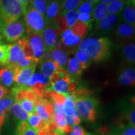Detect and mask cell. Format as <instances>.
<instances>
[{
    "mask_svg": "<svg viewBox=\"0 0 135 135\" xmlns=\"http://www.w3.org/2000/svg\"><path fill=\"white\" fill-rule=\"evenodd\" d=\"M24 15L28 35L35 33L42 35L46 27V22L43 15L28 6Z\"/></svg>",
    "mask_w": 135,
    "mask_h": 135,
    "instance_id": "obj_3",
    "label": "cell"
},
{
    "mask_svg": "<svg viewBox=\"0 0 135 135\" xmlns=\"http://www.w3.org/2000/svg\"><path fill=\"white\" fill-rule=\"evenodd\" d=\"M60 31L57 26L56 21L48 24L44 30L43 36L45 46V51H53L56 46L57 37L60 33Z\"/></svg>",
    "mask_w": 135,
    "mask_h": 135,
    "instance_id": "obj_6",
    "label": "cell"
},
{
    "mask_svg": "<svg viewBox=\"0 0 135 135\" xmlns=\"http://www.w3.org/2000/svg\"><path fill=\"white\" fill-rule=\"evenodd\" d=\"M36 65H32L31 66L21 69L20 72L15 76L14 83L16 86H26V83L33 75L36 70Z\"/></svg>",
    "mask_w": 135,
    "mask_h": 135,
    "instance_id": "obj_9",
    "label": "cell"
},
{
    "mask_svg": "<svg viewBox=\"0 0 135 135\" xmlns=\"http://www.w3.org/2000/svg\"><path fill=\"white\" fill-rule=\"evenodd\" d=\"M125 3H134V0H123Z\"/></svg>",
    "mask_w": 135,
    "mask_h": 135,
    "instance_id": "obj_55",
    "label": "cell"
},
{
    "mask_svg": "<svg viewBox=\"0 0 135 135\" xmlns=\"http://www.w3.org/2000/svg\"><path fill=\"white\" fill-rule=\"evenodd\" d=\"M82 71L76 58H73L68 61L66 71L70 78L71 77H79L81 75Z\"/></svg>",
    "mask_w": 135,
    "mask_h": 135,
    "instance_id": "obj_18",
    "label": "cell"
},
{
    "mask_svg": "<svg viewBox=\"0 0 135 135\" xmlns=\"http://www.w3.org/2000/svg\"><path fill=\"white\" fill-rule=\"evenodd\" d=\"M111 43L107 38H89L83 40L79 50L85 52L94 61L107 60L111 55Z\"/></svg>",
    "mask_w": 135,
    "mask_h": 135,
    "instance_id": "obj_1",
    "label": "cell"
},
{
    "mask_svg": "<svg viewBox=\"0 0 135 135\" xmlns=\"http://www.w3.org/2000/svg\"><path fill=\"white\" fill-rule=\"evenodd\" d=\"M125 2L123 0H115L108 4V13L109 14H119L123 9Z\"/></svg>",
    "mask_w": 135,
    "mask_h": 135,
    "instance_id": "obj_30",
    "label": "cell"
},
{
    "mask_svg": "<svg viewBox=\"0 0 135 135\" xmlns=\"http://www.w3.org/2000/svg\"><path fill=\"white\" fill-rule=\"evenodd\" d=\"M51 101L53 103L64 106L66 101V97L64 94L55 92L52 89L51 92Z\"/></svg>",
    "mask_w": 135,
    "mask_h": 135,
    "instance_id": "obj_39",
    "label": "cell"
},
{
    "mask_svg": "<svg viewBox=\"0 0 135 135\" xmlns=\"http://www.w3.org/2000/svg\"><path fill=\"white\" fill-rule=\"evenodd\" d=\"M75 55L76 56V58L78 61L79 63H80L81 70H85L90 64L91 59L89 58L88 55L85 52L83 51L79 50V49H77L75 51Z\"/></svg>",
    "mask_w": 135,
    "mask_h": 135,
    "instance_id": "obj_29",
    "label": "cell"
},
{
    "mask_svg": "<svg viewBox=\"0 0 135 135\" xmlns=\"http://www.w3.org/2000/svg\"><path fill=\"white\" fill-rule=\"evenodd\" d=\"M79 13L76 10H71V11H67L63 16H65L66 20L68 27L71 28L78 21V17Z\"/></svg>",
    "mask_w": 135,
    "mask_h": 135,
    "instance_id": "obj_36",
    "label": "cell"
},
{
    "mask_svg": "<svg viewBox=\"0 0 135 135\" xmlns=\"http://www.w3.org/2000/svg\"><path fill=\"white\" fill-rule=\"evenodd\" d=\"M15 100L11 94L7 93L2 98L0 99V110L7 114L11 110V106L15 103Z\"/></svg>",
    "mask_w": 135,
    "mask_h": 135,
    "instance_id": "obj_24",
    "label": "cell"
},
{
    "mask_svg": "<svg viewBox=\"0 0 135 135\" xmlns=\"http://www.w3.org/2000/svg\"><path fill=\"white\" fill-rule=\"evenodd\" d=\"M97 99L91 97L75 101V107L79 114L85 121L94 122L97 119Z\"/></svg>",
    "mask_w": 135,
    "mask_h": 135,
    "instance_id": "obj_4",
    "label": "cell"
},
{
    "mask_svg": "<svg viewBox=\"0 0 135 135\" xmlns=\"http://www.w3.org/2000/svg\"><path fill=\"white\" fill-rule=\"evenodd\" d=\"M48 121H46L45 119H41L39 122L38 124L37 125L36 128H35V130H41V129H48Z\"/></svg>",
    "mask_w": 135,
    "mask_h": 135,
    "instance_id": "obj_47",
    "label": "cell"
},
{
    "mask_svg": "<svg viewBox=\"0 0 135 135\" xmlns=\"http://www.w3.org/2000/svg\"><path fill=\"white\" fill-rule=\"evenodd\" d=\"M94 8V4L88 1H83L78 6L76 11L78 13H88V14H93Z\"/></svg>",
    "mask_w": 135,
    "mask_h": 135,
    "instance_id": "obj_35",
    "label": "cell"
},
{
    "mask_svg": "<svg viewBox=\"0 0 135 135\" xmlns=\"http://www.w3.org/2000/svg\"><path fill=\"white\" fill-rule=\"evenodd\" d=\"M111 135H135V127L129 124L120 126L114 129Z\"/></svg>",
    "mask_w": 135,
    "mask_h": 135,
    "instance_id": "obj_31",
    "label": "cell"
},
{
    "mask_svg": "<svg viewBox=\"0 0 135 135\" xmlns=\"http://www.w3.org/2000/svg\"><path fill=\"white\" fill-rule=\"evenodd\" d=\"M23 52L21 47L18 43L10 45L9 58L6 65H15L19 61Z\"/></svg>",
    "mask_w": 135,
    "mask_h": 135,
    "instance_id": "obj_19",
    "label": "cell"
},
{
    "mask_svg": "<svg viewBox=\"0 0 135 135\" xmlns=\"http://www.w3.org/2000/svg\"><path fill=\"white\" fill-rule=\"evenodd\" d=\"M91 27L88 26L87 25L78 21L71 27V30L75 35L82 38L87 33L88 30L91 29Z\"/></svg>",
    "mask_w": 135,
    "mask_h": 135,
    "instance_id": "obj_28",
    "label": "cell"
},
{
    "mask_svg": "<svg viewBox=\"0 0 135 135\" xmlns=\"http://www.w3.org/2000/svg\"><path fill=\"white\" fill-rule=\"evenodd\" d=\"M7 93H8V89L0 83V99L4 97V95H6Z\"/></svg>",
    "mask_w": 135,
    "mask_h": 135,
    "instance_id": "obj_49",
    "label": "cell"
},
{
    "mask_svg": "<svg viewBox=\"0 0 135 135\" xmlns=\"http://www.w3.org/2000/svg\"><path fill=\"white\" fill-rule=\"evenodd\" d=\"M78 20L90 27H91L92 23L94 21L93 15L88 14V13H79Z\"/></svg>",
    "mask_w": 135,
    "mask_h": 135,
    "instance_id": "obj_40",
    "label": "cell"
},
{
    "mask_svg": "<svg viewBox=\"0 0 135 135\" xmlns=\"http://www.w3.org/2000/svg\"><path fill=\"white\" fill-rule=\"evenodd\" d=\"M37 135H46L48 132V129H43L41 130L36 131Z\"/></svg>",
    "mask_w": 135,
    "mask_h": 135,
    "instance_id": "obj_52",
    "label": "cell"
},
{
    "mask_svg": "<svg viewBox=\"0 0 135 135\" xmlns=\"http://www.w3.org/2000/svg\"><path fill=\"white\" fill-rule=\"evenodd\" d=\"M28 40L33 51L35 60L38 63L41 61L45 52V46L43 36L41 34H30Z\"/></svg>",
    "mask_w": 135,
    "mask_h": 135,
    "instance_id": "obj_7",
    "label": "cell"
},
{
    "mask_svg": "<svg viewBox=\"0 0 135 135\" xmlns=\"http://www.w3.org/2000/svg\"><path fill=\"white\" fill-rule=\"evenodd\" d=\"M41 71L43 75L50 78L56 71V67L54 62L53 61L43 62L41 66Z\"/></svg>",
    "mask_w": 135,
    "mask_h": 135,
    "instance_id": "obj_32",
    "label": "cell"
},
{
    "mask_svg": "<svg viewBox=\"0 0 135 135\" xmlns=\"http://www.w3.org/2000/svg\"><path fill=\"white\" fill-rule=\"evenodd\" d=\"M26 11L19 0H0V20L9 23L18 20Z\"/></svg>",
    "mask_w": 135,
    "mask_h": 135,
    "instance_id": "obj_2",
    "label": "cell"
},
{
    "mask_svg": "<svg viewBox=\"0 0 135 135\" xmlns=\"http://www.w3.org/2000/svg\"><path fill=\"white\" fill-rule=\"evenodd\" d=\"M11 111L13 116L20 121H28L29 119L30 114L22 108L19 102L15 101V103L11 106Z\"/></svg>",
    "mask_w": 135,
    "mask_h": 135,
    "instance_id": "obj_22",
    "label": "cell"
},
{
    "mask_svg": "<svg viewBox=\"0 0 135 135\" xmlns=\"http://www.w3.org/2000/svg\"><path fill=\"white\" fill-rule=\"evenodd\" d=\"M122 18L126 23L134 25L135 9L134 3H125L122 10Z\"/></svg>",
    "mask_w": 135,
    "mask_h": 135,
    "instance_id": "obj_15",
    "label": "cell"
},
{
    "mask_svg": "<svg viewBox=\"0 0 135 135\" xmlns=\"http://www.w3.org/2000/svg\"><path fill=\"white\" fill-rule=\"evenodd\" d=\"M27 89L28 86H16L11 89L10 94L14 98L15 101L20 103L26 98Z\"/></svg>",
    "mask_w": 135,
    "mask_h": 135,
    "instance_id": "obj_26",
    "label": "cell"
},
{
    "mask_svg": "<svg viewBox=\"0 0 135 135\" xmlns=\"http://www.w3.org/2000/svg\"><path fill=\"white\" fill-rule=\"evenodd\" d=\"M16 135H37L36 132L29 125L27 121H20L17 125Z\"/></svg>",
    "mask_w": 135,
    "mask_h": 135,
    "instance_id": "obj_23",
    "label": "cell"
},
{
    "mask_svg": "<svg viewBox=\"0 0 135 135\" xmlns=\"http://www.w3.org/2000/svg\"><path fill=\"white\" fill-rule=\"evenodd\" d=\"M0 32L8 41L13 43L23 38L26 33V26L19 20L9 23H3L0 25Z\"/></svg>",
    "mask_w": 135,
    "mask_h": 135,
    "instance_id": "obj_5",
    "label": "cell"
},
{
    "mask_svg": "<svg viewBox=\"0 0 135 135\" xmlns=\"http://www.w3.org/2000/svg\"><path fill=\"white\" fill-rule=\"evenodd\" d=\"M71 94L74 97L75 100L86 98L91 97L90 91L86 88H80L76 89L73 92L71 93Z\"/></svg>",
    "mask_w": 135,
    "mask_h": 135,
    "instance_id": "obj_38",
    "label": "cell"
},
{
    "mask_svg": "<svg viewBox=\"0 0 135 135\" xmlns=\"http://www.w3.org/2000/svg\"><path fill=\"white\" fill-rule=\"evenodd\" d=\"M41 61L43 62L48 61H53L52 60V51H45L43 56H42Z\"/></svg>",
    "mask_w": 135,
    "mask_h": 135,
    "instance_id": "obj_48",
    "label": "cell"
},
{
    "mask_svg": "<svg viewBox=\"0 0 135 135\" xmlns=\"http://www.w3.org/2000/svg\"><path fill=\"white\" fill-rule=\"evenodd\" d=\"M125 119L128 121V124L135 126V109L134 106L127 111Z\"/></svg>",
    "mask_w": 135,
    "mask_h": 135,
    "instance_id": "obj_44",
    "label": "cell"
},
{
    "mask_svg": "<svg viewBox=\"0 0 135 135\" xmlns=\"http://www.w3.org/2000/svg\"><path fill=\"white\" fill-rule=\"evenodd\" d=\"M38 63L35 60H32V59L28 58L26 57L24 55V53L22 52L21 57H20L19 61L17 63L16 65L18 66L20 68L23 69L25 68H28L31 66L32 65H37Z\"/></svg>",
    "mask_w": 135,
    "mask_h": 135,
    "instance_id": "obj_34",
    "label": "cell"
},
{
    "mask_svg": "<svg viewBox=\"0 0 135 135\" xmlns=\"http://www.w3.org/2000/svg\"><path fill=\"white\" fill-rule=\"evenodd\" d=\"M119 19V14H107L105 16L97 22L96 28L100 31H108L111 29Z\"/></svg>",
    "mask_w": 135,
    "mask_h": 135,
    "instance_id": "obj_10",
    "label": "cell"
},
{
    "mask_svg": "<svg viewBox=\"0 0 135 135\" xmlns=\"http://www.w3.org/2000/svg\"><path fill=\"white\" fill-rule=\"evenodd\" d=\"M71 82V80L70 77L68 75L63 80L58 81L54 83L52 85L51 88L55 92L64 94V95L66 96L69 93L68 85Z\"/></svg>",
    "mask_w": 135,
    "mask_h": 135,
    "instance_id": "obj_17",
    "label": "cell"
},
{
    "mask_svg": "<svg viewBox=\"0 0 135 135\" xmlns=\"http://www.w3.org/2000/svg\"><path fill=\"white\" fill-rule=\"evenodd\" d=\"M47 4L48 0H31L28 6L44 16L46 12Z\"/></svg>",
    "mask_w": 135,
    "mask_h": 135,
    "instance_id": "obj_27",
    "label": "cell"
},
{
    "mask_svg": "<svg viewBox=\"0 0 135 135\" xmlns=\"http://www.w3.org/2000/svg\"><path fill=\"white\" fill-rule=\"evenodd\" d=\"M20 104H21V108L26 112L31 114L33 113L34 111V108H35V106H34V103L33 101H31L26 98H25L23 101L20 102Z\"/></svg>",
    "mask_w": 135,
    "mask_h": 135,
    "instance_id": "obj_41",
    "label": "cell"
},
{
    "mask_svg": "<svg viewBox=\"0 0 135 135\" xmlns=\"http://www.w3.org/2000/svg\"><path fill=\"white\" fill-rule=\"evenodd\" d=\"M81 38L76 36L73 33L71 29H68L63 33L61 36V41L65 46L72 47L75 46L80 43Z\"/></svg>",
    "mask_w": 135,
    "mask_h": 135,
    "instance_id": "obj_16",
    "label": "cell"
},
{
    "mask_svg": "<svg viewBox=\"0 0 135 135\" xmlns=\"http://www.w3.org/2000/svg\"><path fill=\"white\" fill-rule=\"evenodd\" d=\"M119 83L124 86H133L135 83V71L133 68L123 70L118 77Z\"/></svg>",
    "mask_w": 135,
    "mask_h": 135,
    "instance_id": "obj_13",
    "label": "cell"
},
{
    "mask_svg": "<svg viewBox=\"0 0 135 135\" xmlns=\"http://www.w3.org/2000/svg\"><path fill=\"white\" fill-rule=\"evenodd\" d=\"M37 97L36 94L35 93V92L32 89L31 87H28V89H27V91H26V98L28 100L31 101H34L36 97Z\"/></svg>",
    "mask_w": 135,
    "mask_h": 135,
    "instance_id": "obj_46",
    "label": "cell"
},
{
    "mask_svg": "<svg viewBox=\"0 0 135 135\" xmlns=\"http://www.w3.org/2000/svg\"><path fill=\"white\" fill-rule=\"evenodd\" d=\"M116 35L121 39H132L134 35V25L128 23L119 25L116 28Z\"/></svg>",
    "mask_w": 135,
    "mask_h": 135,
    "instance_id": "obj_14",
    "label": "cell"
},
{
    "mask_svg": "<svg viewBox=\"0 0 135 135\" xmlns=\"http://www.w3.org/2000/svg\"><path fill=\"white\" fill-rule=\"evenodd\" d=\"M15 73L11 67L6 66L0 69V83L5 88H9L14 83Z\"/></svg>",
    "mask_w": 135,
    "mask_h": 135,
    "instance_id": "obj_12",
    "label": "cell"
},
{
    "mask_svg": "<svg viewBox=\"0 0 135 135\" xmlns=\"http://www.w3.org/2000/svg\"><path fill=\"white\" fill-rule=\"evenodd\" d=\"M86 1H88V2H89L91 3H93V4L95 5L97 4L98 3H99V0H85Z\"/></svg>",
    "mask_w": 135,
    "mask_h": 135,
    "instance_id": "obj_54",
    "label": "cell"
},
{
    "mask_svg": "<svg viewBox=\"0 0 135 135\" xmlns=\"http://www.w3.org/2000/svg\"><path fill=\"white\" fill-rule=\"evenodd\" d=\"M108 13V4L105 3H99L97 4L93 12V17L94 20L98 22L102 20Z\"/></svg>",
    "mask_w": 135,
    "mask_h": 135,
    "instance_id": "obj_25",
    "label": "cell"
},
{
    "mask_svg": "<svg viewBox=\"0 0 135 135\" xmlns=\"http://www.w3.org/2000/svg\"><path fill=\"white\" fill-rule=\"evenodd\" d=\"M34 111H35L38 115L40 116L42 119H45V120L50 121L51 119L50 116L48 113V112L46 111L45 106H44V104L43 103V100H42L41 103L39 104L38 105L35 106Z\"/></svg>",
    "mask_w": 135,
    "mask_h": 135,
    "instance_id": "obj_37",
    "label": "cell"
},
{
    "mask_svg": "<svg viewBox=\"0 0 135 135\" xmlns=\"http://www.w3.org/2000/svg\"><path fill=\"white\" fill-rule=\"evenodd\" d=\"M42 118L40 117V116L38 115L35 111H33V113L30 114L29 119H28V124L33 129H35V128H36L37 125L38 124L39 122Z\"/></svg>",
    "mask_w": 135,
    "mask_h": 135,
    "instance_id": "obj_42",
    "label": "cell"
},
{
    "mask_svg": "<svg viewBox=\"0 0 135 135\" xmlns=\"http://www.w3.org/2000/svg\"><path fill=\"white\" fill-rule=\"evenodd\" d=\"M60 3L61 13L60 16L65 14L67 11L75 10L84 0H59Z\"/></svg>",
    "mask_w": 135,
    "mask_h": 135,
    "instance_id": "obj_20",
    "label": "cell"
},
{
    "mask_svg": "<svg viewBox=\"0 0 135 135\" xmlns=\"http://www.w3.org/2000/svg\"><path fill=\"white\" fill-rule=\"evenodd\" d=\"M76 87V83L74 82H71V83L68 85V92L69 93H72L75 90Z\"/></svg>",
    "mask_w": 135,
    "mask_h": 135,
    "instance_id": "obj_51",
    "label": "cell"
},
{
    "mask_svg": "<svg viewBox=\"0 0 135 135\" xmlns=\"http://www.w3.org/2000/svg\"><path fill=\"white\" fill-rule=\"evenodd\" d=\"M109 135H111V134H109Z\"/></svg>",
    "mask_w": 135,
    "mask_h": 135,
    "instance_id": "obj_58",
    "label": "cell"
},
{
    "mask_svg": "<svg viewBox=\"0 0 135 135\" xmlns=\"http://www.w3.org/2000/svg\"><path fill=\"white\" fill-rule=\"evenodd\" d=\"M3 65H3V63H0V68H1V67H2Z\"/></svg>",
    "mask_w": 135,
    "mask_h": 135,
    "instance_id": "obj_57",
    "label": "cell"
},
{
    "mask_svg": "<svg viewBox=\"0 0 135 135\" xmlns=\"http://www.w3.org/2000/svg\"><path fill=\"white\" fill-rule=\"evenodd\" d=\"M61 13L60 3L59 0H48L45 18L46 24L57 21Z\"/></svg>",
    "mask_w": 135,
    "mask_h": 135,
    "instance_id": "obj_8",
    "label": "cell"
},
{
    "mask_svg": "<svg viewBox=\"0 0 135 135\" xmlns=\"http://www.w3.org/2000/svg\"><path fill=\"white\" fill-rule=\"evenodd\" d=\"M10 45L0 43V63L6 65L9 58Z\"/></svg>",
    "mask_w": 135,
    "mask_h": 135,
    "instance_id": "obj_33",
    "label": "cell"
},
{
    "mask_svg": "<svg viewBox=\"0 0 135 135\" xmlns=\"http://www.w3.org/2000/svg\"><path fill=\"white\" fill-rule=\"evenodd\" d=\"M69 135H93L91 134H88L86 133L85 131L81 128L78 125H73V131L70 133Z\"/></svg>",
    "mask_w": 135,
    "mask_h": 135,
    "instance_id": "obj_45",
    "label": "cell"
},
{
    "mask_svg": "<svg viewBox=\"0 0 135 135\" xmlns=\"http://www.w3.org/2000/svg\"><path fill=\"white\" fill-rule=\"evenodd\" d=\"M1 23H2V21L0 20V25L1 24ZM1 35H0V41H1Z\"/></svg>",
    "mask_w": 135,
    "mask_h": 135,
    "instance_id": "obj_56",
    "label": "cell"
},
{
    "mask_svg": "<svg viewBox=\"0 0 135 135\" xmlns=\"http://www.w3.org/2000/svg\"></svg>",
    "mask_w": 135,
    "mask_h": 135,
    "instance_id": "obj_59",
    "label": "cell"
},
{
    "mask_svg": "<svg viewBox=\"0 0 135 135\" xmlns=\"http://www.w3.org/2000/svg\"><path fill=\"white\" fill-rule=\"evenodd\" d=\"M5 117H6V114H5L3 111L0 110V131H1V128L3 127V124H4Z\"/></svg>",
    "mask_w": 135,
    "mask_h": 135,
    "instance_id": "obj_50",
    "label": "cell"
},
{
    "mask_svg": "<svg viewBox=\"0 0 135 135\" xmlns=\"http://www.w3.org/2000/svg\"><path fill=\"white\" fill-rule=\"evenodd\" d=\"M123 56L126 62L134 64L135 61V45L134 43H129L124 45L123 48Z\"/></svg>",
    "mask_w": 135,
    "mask_h": 135,
    "instance_id": "obj_21",
    "label": "cell"
},
{
    "mask_svg": "<svg viewBox=\"0 0 135 135\" xmlns=\"http://www.w3.org/2000/svg\"><path fill=\"white\" fill-rule=\"evenodd\" d=\"M52 60L55 64L56 70L64 69L68 61L67 53L60 48H56L52 51Z\"/></svg>",
    "mask_w": 135,
    "mask_h": 135,
    "instance_id": "obj_11",
    "label": "cell"
},
{
    "mask_svg": "<svg viewBox=\"0 0 135 135\" xmlns=\"http://www.w3.org/2000/svg\"><path fill=\"white\" fill-rule=\"evenodd\" d=\"M57 26H58L59 30L61 32L64 33V32L66 31L68 29V23L66 20L65 16L62 15V16H60L56 21Z\"/></svg>",
    "mask_w": 135,
    "mask_h": 135,
    "instance_id": "obj_43",
    "label": "cell"
},
{
    "mask_svg": "<svg viewBox=\"0 0 135 135\" xmlns=\"http://www.w3.org/2000/svg\"><path fill=\"white\" fill-rule=\"evenodd\" d=\"M19 1L23 5V6L26 9L27 6H28V3H30V1H31V0H19Z\"/></svg>",
    "mask_w": 135,
    "mask_h": 135,
    "instance_id": "obj_53",
    "label": "cell"
}]
</instances>
